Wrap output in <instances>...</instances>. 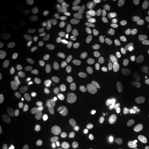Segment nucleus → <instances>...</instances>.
Listing matches in <instances>:
<instances>
[{"label":"nucleus","instance_id":"nucleus-12","mask_svg":"<svg viewBox=\"0 0 149 149\" xmlns=\"http://www.w3.org/2000/svg\"><path fill=\"white\" fill-rule=\"evenodd\" d=\"M66 7L72 13H79L85 6V2L83 0H66Z\"/></svg>","mask_w":149,"mask_h":149},{"label":"nucleus","instance_id":"nucleus-16","mask_svg":"<svg viewBox=\"0 0 149 149\" xmlns=\"http://www.w3.org/2000/svg\"><path fill=\"white\" fill-rule=\"evenodd\" d=\"M58 22V19L53 15H46L42 18V23L43 25L48 27H53Z\"/></svg>","mask_w":149,"mask_h":149},{"label":"nucleus","instance_id":"nucleus-36","mask_svg":"<svg viewBox=\"0 0 149 149\" xmlns=\"http://www.w3.org/2000/svg\"><path fill=\"white\" fill-rule=\"evenodd\" d=\"M147 88L149 89V81H148V83H147Z\"/></svg>","mask_w":149,"mask_h":149},{"label":"nucleus","instance_id":"nucleus-22","mask_svg":"<svg viewBox=\"0 0 149 149\" xmlns=\"http://www.w3.org/2000/svg\"><path fill=\"white\" fill-rule=\"evenodd\" d=\"M26 65L28 66L29 68H31L33 70H35L37 72L40 74H45L46 73V70L42 66H40V64H38L37 63H35L33 62V61H30V62H27Z\"/></svg>","mask_w":149,"mask_h":149},{"label":"nucleus","instance_id":"nucleus-8","mask_svg":"<svg viewBox=\"0 0 149 149\" xmlns=\"http://www.w3.org/2000/svg\"><path fill=\"white\" fill-rule=\"evenodd\" d=\"M38 113V108L35 105H29L22 108L18 112V116L22 120H31Z\"/></svg>","mask_w":149,"mask_h":149},{"label":"nucleus","instance_id":"nucleus-32","mask_svg":"<svg viewBox=\"0 0 149 149\" xmlns=\"http://www.w3.org/2000/svg\"><path fill=\"white\" fill-rule=\"evenodd\" d=\"M67 149H81L79 147H78L77 146H75V145H70L68 147V148Z\"/></svg>","mask_w":149,"mask_h":149},{"label":"nucleus","instance_id":"nucleus-34","mask_svg":"<svg viewBox=\"0 0 149 149\" xmlns=\"http://www.w3.org/2000/svg\"><path fill=\"white\" fill-rule=\"evenodd\" d=\"M144 138H145V139H146V141H148V142L149 143V131L145 133Z\"/></svg>","mask_w":149,"mask_h":149},{"label":"nucleus","instance_id":"nucleus-35","mask_svg":"<svg viewBox=\"0 0 149 149\" xmlns=\"http://www.w3.org/2000/svg\"><path fill=\"white\" fill-rule=\"evenodd\" d=\"M143 2H144V3L146 6L149 7V0H144V1H143Z\"/></svg>","mask_w":149,"mask_h":149},{"label":"nucleus","instance_id":"nucleus-18","mask_svg":"<svg viewBox=\"0 0 149 149\" xmlns=\"http://www.w3.org/2000/svg\"><path fill=\"white\" fill-rule=\"evenodd\" d=\"M123 33V29L119 26H113L108 32V36L112 40H117Z\"/></svg>","mask_w":149,"mask_h":149},{"label":"nucleus","instance_id":"nucleus-27","mask_svg":"<svg viewBox=\"0 0 149 149\" xmlns=\"http://www.w3.org/2000/svg\"><path fill=\"white\" fill-rule=\"evenodd\" d=\"M115 86V82L113 81H109L108 82L103 84L100 85L99 86V90L101 91H109L113 89Z\"/></svg>","mask_w":149,"mask_h":149},{"label":"nucleus","instance_id":"nucleus-30","mask_svg":"<svg viewBox=\"0 0 149 149\" xmlns=\"http://www.w3.org/2000/svg\"><path fill=\"white\" fill-rule=\"evenodd\" d=\"M141 17L144 19V22L147 21L149 19V13L147 11H144V12L141 13Z\"/></svg>","mask_w":149,"mask_h":149},{"label":"nucleus","instance_id":"nucleus-19","mask_svg":"<svg viewBox=\"0 0 149 149\" xmlns=\"http://www.w3.org/2000/svg\"><path fill=\"white\" fill-rule=\"evenodd\" d=\"M109 111V106L105 102H100L96 107L97 113L100 116H105Z\"/></svg>","mask_w":149,"mask_h":149},{"label":"nucleus","instance_id":"nucleus-21","mask_svg":"<svg viewBox=\"0 0 149 149\" xmlns=\"http://www.w3.org/2000/svg\"><path fill=\"white\" fill-rule=\"evenodd\" d=\"M111 77V72L109 70H102L99 71L96 74L97 79L100 81H107Z\"/></svg>","mask_w":149,"mask_h":149},{"label":"nucleus","instance_id":"nucleus-20","mask_svg":"<svg viewBox=\"0 0 149 149\" xmlns=\"http://www.w3.org/2000/svg\"><path fill=\"white\" fill-rule=\"evenodd\" d=\"M128 69V62L127 59H122V60L119 61L118 66H117V74L122 75L127 71Z\"/></svg>","mask_w":149,"mask_h":149},{"label":"nucleus","instance_id":"nucleus-17","mask_svg":"<svg viewBox=\"0 0 149 149\" xmlns=\"http://www.w3.org/2000/svg\"><path fill=\"white\" fill-rule=\"evenodd\" d=\"M95 122L94 117L91 115H88L81 119L77 123V127L80 130H84L86 128L88 127L89 125L93 124Z\"/></svg>","mask_w":149,"mask_h":149},{"label":"nucleus","instance_id":"nucleus-6","mask_svg":"<svg viewBox=\"0 0 149 149\" xmlns=\"http://www.w3.org/2000/svg\"><path fill=\"white\" fill-rule=\"evenodd\" d=\"M59 93L68 101H77L79 98L80 94L77 89L68 85L61 86L59 88Z\"/></svg>","mask_w":149,"mask_h":149},{"label":"nucleus","instance_id":"nucleus-1","mask_svg":"<svg viewBox=\"0 0 149 149\" xmlns=\"http://www.w3.org/2000/svg\"><path fill=\"white\" fill-rule=\"evenodd\" d=\"M3 90L7 95L14 99L21 98L27 93V86L21 82L8 81L3 86Z\"/></svg>","mask_w":149,"mask_h":149},{"label":"nucleus","instance_id":"nucleus-23","mask_svg":"<svg viewBox=\"0 0 149 149\" xmlns=\"http://www.w3.org/2000/svg\"><path fill=\"white\" fill-rule=\"evenodd\" d=\"M136 42L141 47H145L148 44V37L144 33H141L137 35L135 38Z\"/></svg>","mask_w":149,"mask_h":149},{"label":"nucleus","instance_id":"nucleus-25","mask_svg":"<svg viewBox=\"0 0 149 149\" xmlns=\"http://www.w3.org/2000/svg\"><path fill=\"white\" fill-rule=\"evenodd\" d=\"M10 113V109L7 106L0 104V120H4Z\"/></svg>","mask_w":149,"mask_h":149},{"label":"nucleus","instance_id":"nucleus-13","mask_svg":"<svg viewBox=\"0 0 149 149\" xmlns=\"http://www.w3.org/2000/svg\"><path fill=\"white\" fill-rule=\"evenodd\" d=\"M90 74L87 72H74L70 74L69 79L73 83H83L90 79Z\"/></svg>","mask_w":149,"mask_h":149},{"label":"nucleus","instance_id":"nucleus-28","mask_svg":"<svg viewBox=\"0 0 149 149\" xmlns=\"http://www.w3.org/2000/svg\"><path fill=\"white\" fill-rule=\"evenodd\" d=\"M141 104L143 107H149V93H145L144 95L142 96L141 100Z\"/></svg>","mask_w":149,"mask_h":149},{"label":"nucleus","instance_id":"nucleus-15","mask_svg":"<svg viewBox=\"0 0 149 149\" xmlns=\"http://www.w3.org/2000/svg\"><path fill=\"white\" fill-rule=\"evenodd\" d=\"M124 139L122 136L117 135L110 141L109 148L110 149H121L124 145Z\"/></svg>","mask_w":149,"mask_h":149},{"label":"nucleus","instance_id":"nucleus-29","mask_svg":"<svg viewBox=\"0 0 149 149\" xmlns=\"http://www.w3.org/2000/svg\"><path fill=\"white\" fill-rule=\"evenodd\" d=\"M116 58L113 55L109 56L107 59V63L109 66H113V65H115V63H116Z\"/></svg>","mask_w":149,"mask_h":149},{"label":"nucleus","instance_id":"nucleus-26","mask_svg":"<svg viewBox=\"0 0 149 149\" xmlns=\"http://www.w3.org/2000/svg\"><path fill=\"white\" fill-rule=\"evenodd\" d=\"M80 107H81V104L79 102H74L73 104H72L68 109V114L70 116L73 117L77 114V112L80 109Z\"/></svg>","mask_w":149,"mask_h":149},{"label":"nucleus","instance_id":"nucleus-3","mask_svg":"<svg viewBox=\"0 0 149 149\" xmlns=\"http://www.w3.org/2000/svg\"><path fill=\"white\" fill-rule=\"evenodd\" d=\"M73 49L78 53L88 54L95 48V44L90 39H79L73 44Z\"/></svg>","mask_w":149,"mask_h":149},{"label":"nucleus","instance_id":"nucleus-10","mask_svg":"<svg viewBox=\"0 0 149 149\" xmlns=\"http://www.w3.org/2000/svg\"><path fill=\"white\" fill-rule=\"evenodd\" d=\"M124 91H125L124 86L122 84H119L110 91L107 95L108 100L109 101L113 102L120 101L121 99L122 98V97L124 96Z\"/></svg>","mask_w":149,"mask_h":149},{"label":"nucleus","instance_id":"nucleus-31","mask_svg":"<svg viewBox=\"0 0 149 149\" xmlns=\"http://www.w3.org/2000/svg\"><path fill=\"white\" fill-rule=\"evenodd\" d=\"M118 57H119V61L122 60V59H126L127 57H126V53L124 51H122L120 54L118 55Z\"/></svg>","mask_w":149,"mask_h":149},{"label":"nucleus","instance_id":"nucleus-9","mask_svg":"<svg viewBox=\"0 0 149 149\" xmlns=\"http://www.w3.org/2000/svg\"><path fill=\"white\" fill-rule=\"evenodd\" d=\"M75 29L72 24H64L56 30V35L59 38L68 39L71 37L74 34Z\"/></svg>","mask_w":149,"mask_h":149},{"label":"nucleus","instance_id":"nucleus-4","mask_svg":"<svg viewBox=\"0 0 149 149\" xmlns=\"http://www.w3.org/2000/svg\"><path fill=\"white\" fill-rule=\"evenodd\" d=\"M97 26V23L95 19L92 17H87L85 18L79 24V29L82 34L86 35H91L95 32Z\"/></svg>","mask_w":149,"mask_h":149},{"label":"nucleus","instance_id":"nucleus-11","mask_svg":"<svg viewBox=\"0 0 149 149\" xmlns=\"http://www.w3.org/2000/svg\"><path fill=\"white\" fill-rule=\"evenodd\" d=\"M126 57L133 63H139L143 58V52L140 49L135 47H130L125 51Z\"/></svg>","mask_w":149,"mask_h":149},{"label":"nucleus","instance_id":"nucleus-5","mask_svg":"<svg viewBox=\"0 0 149 149\" xmlns=\"http://www.w3.org/2000/svg\"><path fill=\"white\" fill-rule=\"evenodd\" d=\"M117 118L126 125H133L137 122V116L135 113L126 110H120L115 113Z\"/></svg>","mask_w":149,"mask_h":149},{"label":"nucleus","instance_id":"nucleus-24","mask_svg":"<svg viewBox=\"0 0 149 149\" xmlns=\"http://www.w3.org/2000/svg\"><path fill=\"white\" fill-rule=\"evenodd\" d=\"M95 93L92 90L86 91L84 94V98L85 102L88 104H91L93 103V99L95 97Z\"/></svg>","mask_w":149,"mask_h":149},{"label":"nucleus","instance_id":"nucleus-33","mask_svg":"<svg viewBox=\"0 0 149 149\" xmlns=\"http://www.w3.org/2000/svg\"><path fill=\"white\" fill-rule=\"evenodd\" d=\"M144 27L146 30L149 31V19L147 20L146 22H144Z\"/></svg>","mask_w":149,"mask_h":149},{"label":"nucleus","instance_id":"nucleus-37","mask_svg":"<svg viewBox=\"0 0 149 149\" xmlns=\"http://www.w3.org/2000/svg\"><path fill=\"white\" fill-rule=\"evenodd\" d=\"M148 65H149V61H148Z\"/></svg>","mask_w":149,"mask_h":149},{"label":"nucleus","instance_id":"nucleus-2","mask_svg":"<svg viewBox=\"0 0 149 149\" xmlns=\"http://www.w3.org/2000/svg\"><path fill=\"white\" fill-rule=\"evenodd\" d=\"M16 139V132L13 128L8 126H0V146L8 147Z\"/></svg>","mask_w":149,"mask_h":149},{"label":"nucleus","instance_id":"nucleus-14","mask_svg":"<svg viewBox=\"0 0 149 149\" xmlns=\"http://www.w3.org/2000/svg\"><path fill=\"white\" fill-rule=\"evenodd\" d=\"M46 135L44 133L38 132V133H35L31 138V145L35 148H39L43 144Z\"/></svg>","mask_w":149,"mask_h":149},{"label":"nucleus","instance_id":"nucleus-7","mask_svg":"<svg viewBox=\"0 0 149 149\" xmlns=\"http://www.w3.org/2000/svg\"><path fill=\"white\" fill-rule=\"evenodd\" d=\"M65 56L64 53L59 51H52L46 56V62L51 66H59L64 62Z\"/></svg>","mask_w":149,"mask_h":149}]
</instances>
